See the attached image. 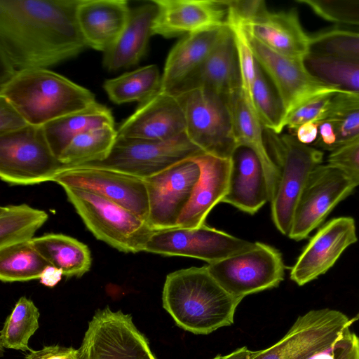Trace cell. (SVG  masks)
<instances>
[{"mask_svg":"<svg viewBox=\"0 0 359 359\" xmlns=\"http://www.w3.org/2000/svg\"><path fill=\"white\" fill-rule=\"evenodd\" d=\"M337 92L335 90H329L304 100L288 114L285 120V127L293 133L304 123L320 121L325 115L334 94Z\"/></svg>","mask_w":359,"mask_h":359,"instance_id":"cell-40","label":"cell"},{"mask_svg":"<svg viewBox=\"0 0 359 359\" xmlns=\"http://www.w3.org/2000/svg\"><path fill=\"white\" fill-rule=\"evenodd\" d=\"M79 359H156L130 314L107 306L88 323Z\"/></svg>","mask_w":359,"mask_h":359,"instance_id":"cell-11","label":"cell"},{"mask_svg":"<svg viewBox=\"0 0 359 359\" xmlns=\"http://www.w3.org/2000/svg\"><path fill=\"white\" fill-rule=\"evenodd\" d=\"M292 134L300 142L313 145L318 137V123L317 122L304 123L299 126Z\"/></svg>","mask_w":359,"mask_h":359,"instance_id":"cell-46","label":"cell"},{"mask_svg":"<svg viewBox=\"0 0 359 359\" xmlns=\"http://www.w3.org/2000/svg\"><path fill=\"white\" fill-rule=\"evenodd\" d=\"M318 137L312 146L321 150L334 151L336 148L337 135L332 122L323 118L317 122Z\"/></svg>","mask_w":359,"mask_h":359,"instance_id":"cell-44","label":"cell"},{"mask_svg":"<svg viewBox=\"0 0 359 359\" xmlns=\"http://www.w3.org/2000/svg\"><path fill=\"white\" fill-rule=\"evenodd\" d=\"M309 53L359 62V31L336 27L311 35Z\"/></svg>","mask_w":359,"mask_h":359,"instance_id":"cell-38","label":"cell"},{"mask_svg":"<svg viewBox=\"0 0 359 359\" xmlns=\"http://www.w3.org/2000/svg\"><path fill=\"white\" fill-rule=\"evenodd\" d=\"M48 214L27 204L0 208V250L29 243L48 220Z\"/></svg>","mask_w":359,"mask_h":359,"instance_id":"cell-32","label":"cell"},{"mask_svg":"<svg viewBox=\"0 0 359 359\" xmlns=\"http://www.w3.org/2000/svg\"><path fill=\"white\" fill-rule=\"evenodd\" d=\"M306 359H359V337L347 327L333 343Z\"/></svg>","mask_w":359,"mask_h":359,"instance_id":"cell-41","label":"cell"},{"mask_svg":"<svg viewBox=\"0 0 359 359\" xmlns=\"http://www.w3.org/2000/svg\"><path fill=\"white\" fill-rule=\"evenodd\" d=\"M172 93L182 106L187 138L206 154L230 158L238 143L226 98L202 88Z\"/></svg>","mask_w":359,"mask_h":359,"instance_id":"cell-6","label":"cell"},{"mask_svg":"<svg viewBox=\"0 0 359 359\" xmlns=\"http://www.w3.org/2000/svg\"><path fill=\"white\" fill-rule=\"evenodd\" d=\"M252 100L255 111L264 128L281 134L285 128V108L273 85L257 61Z\"/></svg>","mask_w":359,"mask_h":359,"instance_id":"cell-36","label":"cell"},{"mask_svg":"<svg viewBox=\"0 0 359 359\" xmlns=\"http://www.w3.org/2000/svg\"><path fill=\"white\" fill-rule=\"evenodd\" d=\"M203 154L185 134L166 140L117 136L107 158L76 166L107 169L145 180Z\"/></svg>","mask_w":359,"mask_h":359,"instance_id":"cell-9","label":"cell"},{"mask_svg":"<svg viewBox=\"0 0 359 359\" xmlns=\"http://www.w3.org/2000/svg\"><path fill=\"white\" fill-rule=\"evenodd\" d=\"M323 118L330 120L334 125L335 149L359 140V97L335 93Z\"/></svg>","mask_w":359,"mask_h":359,"instance_id":"cell-37","label":"cell"},{"mask_svg":"<svg viewBox=\"0 0 359 359\" xmlns=\"http://www.w3.org/2000/svg\"><path fill=\"white\" fill-rule=\"evenodd\" d=\"M53 182L100 195L148 220L149 196L143 179L103 168L66 166Z\"/></svg>","mask_w":359,"mask_h":359,"instance_id":"cell-16","label":"cell"},{"mask_svg":"<svg viewBox=\"0 0 359 359\" xmlns=\"http://www.w3.org/2000/svg\"><path fill=\"white\" fill-rule=\"evenodd\" d=\"M304 63L309 73L325 86L359 97V62L309 53Z\"/></svg>","mask_w":359,"mask_h":359,"instance_id":"cell-30","label":"cell"},{"mask_svg":"<svg viewBox=\"0 0 359 359\" xmlns=\"http://www.w3.org/2000/svg\"><path fill=\"white\" fill-rule=\"evenodd\" d=\"M29 125L15 107L0 96V135L20 130Z\"/></svg>","mask_w":359,"mask_h":359,"instance_id":"cell-43","label":"cell"},{"mask_svg":"<svg viewBox=\"0 0 359 359\" xmlns=\"http://www.w3.org/2000/svg\"><path fill=\"white\" fill-rule=\"evenodd\" d=\"M62 187L86 226L97 240L122 252L142 251L143 245L151 231L146 220L97 194Z\"/></svg>","mask_w":359,"mask_h":359,"instance_id":"cell-5","label":"cell"},{"mask_svg":"<svg viewBox=\"0 0 359 359\" xmlns=\"http://www.w3.org/2000/svg\"><path fill=\"white\" fill-rule=\"evenodd\" d=\"M161 75L156 65L142 67L107 79L103 88L109 98L115 104L147 100L158 92Z\"/></svg>","mask_w":359,"mask_h":359,"instance_id":"cell-31","label":"cell"},{"mask_svg":"<svg viewBox=\"0 0 359 359\" xmlns=\"http://www.w3.org/2000/svg\"><path fill=\"white\" fill-rule=\"evenodd\" d=\"M211 276L232 296H245L278 286L285 264L276 248L255 242L250 249L205 265Z\"/></svg>","mask_w":359,"mask_h":359,"instance_id":"cell-10","label":"cell"},{"mask_svg":"<svg viewBox=\"0 0 359 359\" xmlns=\"http://www.w3.org/2000/svg\"><path fill=\"white\" fill-rule=\"evenodd\" d=\"M114 126H104L76 137L58 157L67 166L102 161L109 155L117 138Z\"/></svg>","mask_w":359,"mask_h":359,"instance_id":"cell-33","label":"cell"},{"mask_svg":"<svg viewBox=\"0 0 359 359\" xmlns=\"http://www.w3.org/2000/svg\"><path fill=\"white\" fill-rule=\"evenodd\" d=\"M227 16L245 33L283 55L304 60L310 52L311 35L303 29L297 10L269 11L264 1H227Z\"/></svg>","mask_w":359,"mask_h":359,"instance_id":"cell-7","label":"cell"},{"mask_svg":"<svg viewBox=\"0 0 359 359\" xmlns=\"http://www.w3.org/2000/svg\"><path fill=\"white\" fill-rule=\"evenodd\" d=\"M255 243L203 224L195 228L151 230L142 252L193 257L210 264L248 250Z\"/></svg>","mask_w":359,"mask_h":359,"instance_id":"cell-12","label":"cell"},{"mask_svg":"<svg viewBox=\"0 0 359 359\" xmlns=\"http://www.w3.org/2000/svg\"><path fill=\"white\" fill-rule=\"evenodd\" d=\"M79 0H0L1 81L32 69H48L87 45L76 10Z\"/></svg>","mask_w":359,"mask_h":359,"instance_id":"cell-1","label":"cell"},{"mask_svg":"<svg viewBox=\"0 0 359 359\" xmlns=\"http://www.w3.org/2000/svg\"><path fill=\"white\" fill-rule=\"evenodd\" d=\"M230 161L228 191L222 202L254 215L270 201L262 163L252 149L243 145L236 147Z\"/></svg>","mask_w":359,"mask_h":359,"instance_id":"cell-22","label":"cell"},{"mask_svg":"<svg viewBox=\"0 0 359 359\" xmlns=\"http://www.w3.org/2000/svg\"><path fill=\"white\" fill-rule=\"evenodd\" d=\"M223 27L187 34L179 40L167 56L158 91L172 93L189 79L213 48Z\"/></svg>","mask_w":359,"mask_h":359,"instance_id":"cell-26","label":"cell"},{"mask_svg":"<svg viewBox=\"0 0 359 359\" xmlns=\"http://www.w3.org/2000/svg\"><path fill=\"white\" fill-rule=\"evenodd\" d=\"M48 265L29 242L0 250V280L4 283L39 279Z\"/></svg>","mask_w":359,"mask_h":359,"instance_id":"cell-34","label":"cell"},{"mask_svg":"<svg viewBox=\"0 0 359 359\" xmlns=\"http://www.w3.org/2000/svg\"><path fill=\"white\" fill-rule=\"evenodd\" d=\"M272 158L280 168V179L271 201V217L277 229L288 236L299 200L324 152L300 142L293 134H276L264 128Z\"/></svg>","mask_w":359,"mask_h":359,"instance_id":"cell-4","label":"cell"},{"mask_svg":"<svg viewBox=\"0 0 359 359\" xmlns=\"http://www.w3.org/2000/svg\"><path fill=\"white\" fill-rule=\"evenodd\" d=\"M156 6L151 33L172 38L226 25L228 9L224 1L152 0Z\"/></svg>","mask_w":359,"mask_h":359,"instance_id":"cell-19","label":"cell"},{"mask_svg":"<svg viewBox=\"0 0 359 359\" xmlns=\"http://www.w3.org/2000/svg\"><path fill=\"white\" fill-rule=\"evenodd\" d=\"M29 243L50 265L61 269L67 278H81L90 269L92 258L88 247L74 238L48 233L34 238Z\"/></svg>","mask_w":359,"mask_h":359,"instance_id":"cell-28","label":"cell"},{"mask_svg":"<svg viewBox=\"0 0 359 359\" xmlns=\"http://www.w3.org/2000/svg\"><path fill=\"white\" fill-rule=\"evenodd\" d=\"M25 359H79L78 349L59 345L48 346L31 351Z\"/></svg>","mask_w":359,"mask_h":359,"instance_id":"cell-45","label":"cell"},{"mask_svg":"<svg viewBox=\"0 0 359 359\" xmlns=\"http://www.w3.org/2000/svg\"><path fill=\"white\" fill-rule=\"evenodd\" d=\"M193 159L200 166L201 175L177 226L195 228L205 224L209 212L222 202L228 191L230 158L203 154Z\"/></svg>","mask_w":359,"mask_h":359,"instance_id":"cell-24","label":"cell"},{"mask_svg":"<svg viewBox=\"0 0 359 359\" xmlns=\"http://www.w3.org/2000/svg\"><path fill=\"white\" fill-rule=\"evenodd\" d=\"M104 126H114L111 110L97 102L42 126L48 143L57 158L78 135Z\"/></svg>","mask_w":359,"mask_h":359,"instance_id":"cell-29","label":"cell"},{"mask_svg":"<svg viewBox=\"0 0 359 359\" xmlns=\"http://www.w3.org/2000/svg\"><path fill=\"white\" fill-rule=\"evenodd\" d=\"M327 163L341 170L359 186V140L330 152Z\"/></svg>","mask_w":359,"mask_h":359,"instance_id":"cell-42","label":"cell"},{"mask_svg":"<svg viewBox=\"0 0 359 359\" xmlns=\"http://www.w3.org/2000/svg\"><path fill=\"white\" fill-rule=\"evenodd\" d=\"M200 175L199 165L190 158L144 180L149 203L147 223L151 230L177 226Z\"/></svg>","mask_w":359,"mask_h":359,"instance_id":"cell-15","label":"cell"},{"mask_svg":"<svg viewBox=\"0 0 359 359\" xmlns=\"http://www.w3.org/2000/svg\"><path fill=\"white\" fill-rule=\"evenodd\" d=\"M325 20L359 26V0H297Z\"/></svg>","mask_w":359,"mask_h":359,"instance_id":"cell-39","label":"cell"},{"mask_svg":"<svg viewBox=\"0 0 359 359\" xmlns=\"http://www.w3.org/2000/svg\"><path fill=\"white\" fill-rule=\"evenodd\" d=\"M357 186L339 168L326 163L313 172L296 208L288 237L306 238Z\"/></svg>","mask_w":359,"mask_h":359,"instance_id":"cell-14","label":"cell"},{"mask_svg":"<svg viewBox=\"0 0 359 359\" xmlns=\"http://www.w3.org/2000/svg\"><path fill=\"white\" fill-rule=\"evenodd\" d=\"M66 166L52 151L42 126L0 135V177L10 185L53 182Z\"/></svg>","mask_w":359,"mask_h":359,"instance_id":"cell-8","label":"cell"},{"mask_svg":"<svg viewBox=\"0 0 359 359\" xmlns=\"http://www.w3.org/2000/svg\"><path fill=\"white\" fill-rule=\"evenodd\" d=\"M40 313L34 303L21 297L6 319L0 333L1 348L28 351L29 341L39 327Z\"/></svg>","mask_w":359,"mask_h":359,"instance_id":"cell-35","label":"cell"},{"mask_svg":"<svg viewBox=\"0 0 359 359\" xmlns=\"http://www.w3.org/2000/svg\"><path fill=\"white\" fill-rule=\"evenodd\" d=\"M185 120L177 97L158 91L139 104L119 126L117 136L149 140H166L185 134Z\"/></svg>","mask_w":359,"mask_h":359,"instance_id":"cell-20","label":"cell"},{"mask_svg":"<svg viewBox=\"0 0 359 359\" xmlns=\"http://www.w3.org/2000/svg\"><path fill=\"white\" fill-rule=\"evenodd\" d=\"M230 107L238 145L252 149L259 158L266 177L270 202L280 179V168L266 147L264 127L239 89L226 98Z\"/></svg>","mask_w":359,"mask_h":359,"instance_id":"cell-27","label":"cell"},{"mask_svg":"<svg viewBox=\"0 0 359 359\" xmlns=\"http://www.w3.org/2000/svg\"><path fill=\"white\" fill-rule=\"evenodd\" d=\"M62 276L64 275L61 269L48 265L43 271L39 280L42 285L48 287H53L61 280Z\"/></svg>","mask_w":359,"mask_h":359,"instance_id":"cell-47","label":"cell"},{"mask_svg":"<svg viewBox=\"0 0 359 359\" xmlns=\"http://www.w3.org/2000/svg\"><path fill=\"white\" fill-rule=\"evenodd\" d=\"M130 11L126 0H79L76 18L87 46L108 50L125 28Z\"/></svg>","mask_w":359,"mask_h":359,"instance_id":"cell-23","label":"cell"},{"mask_svg":"<svg viewBox=\"0 0 359 359\" xmlns=\"http://www.w3.org/2000/svg\"><path fill=\"white\" fill-rule=\"evenodd\" d=\"M257 352L250 351L244 346L226 355H218L212 359H252L257 354Z\"/></svg>","mask_w":359,"mask_h":359,"instance_id":"cell-48","label":"cell"},{"mask_svg":"<svg viewBox=\"0 0 359 359\" xmlns=\"http://www.w3.org/2000/svg\"><path fill=\"white\" fill-rule=\"evenodd\" d=\"M241 73L233 34L226 24L198 69L178 88H202L227 98L241 89Z\"/></svg>","mask_w":359,"mask_h":359,"instance_id":"cell-21","label":"cell"},{"mask_svg":"<svg viewBox=\"0 0 359 359\" xmlns=\"http://www.w3.org/2000/svg\"><path fill=\"white\" fill-rule=\"evenodd\" d=\"M156 6L151 1L130 8L127 24L115 43L104 53L102 65L108 71L138 64L147 50Z\"/></svg>","mask_w":359,"mask_h":359,"instance_id":"cell-25","label":"cell"},{"mask_svg":"<svg viewBox=\"0 0 359 359\" xmlns=\"http://www.w3.org/2000/svg\"><path fill=\"white\" fill-rule=\"evenodd\" d=\"M352 320L339 311L311 310L300 316L287 334L252 359H306L333 343Z\"/></svg>","mask_w":359,"mask_h":359,"instance_id":"cell-13","label":"cell"},{"mask_svg":"<svg viewBox=\"0 0 359 359\" xmlns=\"http://www.w3.org/2000/svg\"><path fill=\"white\" fill-rule=\"evenodd\" d=\"M358 241L351 217H339L321 226L305 246L290 271V279L304 285L325 274L350 245Z\"/></svg>","mask_w":359,"mask_h":359,"instance_id":"cell-17","label":"cell"},{"mask_svg":"<svg viewBox=\"0 0 359 359\" xmlns=\"http://www.w3.org/2000/svg\"><path fill=\"white\" fill-rule=\"evenodd\" d=\"M247 36L256 61L278 92L287 116L308 97L334 90L315 79L305 67L304 60L278 53L248 34Z\"/></svg>","mask_w":359,"mask_h":359,"instance_id":"cell-18","label":"cell"},{"mask_svg":"<svg viewBox=\"0 0 359 359\" xmlns=\"http://www.w3.org/2000/svg\"><path fill=\"white\" fill-rule=\"evenodd\" d=\"M242 299L226 291L206 266L168 273L162 293L164 309L183 330L207 334L233 323Z\"/></svg>","mask_w":359,"mask_h":359,"instance_id":"cell-2","label":"cell"},{"mask_svg":"<svg viewBox=\"0 0 359 359\" xmlns=\"http://www.w3.org/2000/svg\"><path fill=\"white\" fill-rule=\"evenodd\" d=\"M0 96L34 126H43L97 102L90 90L48 69L13 74L1 81Z\"/></svg>","mask_w":359,"mask_h":359,"instance_id":"cell-3","label":"cell"}]
</instances>
